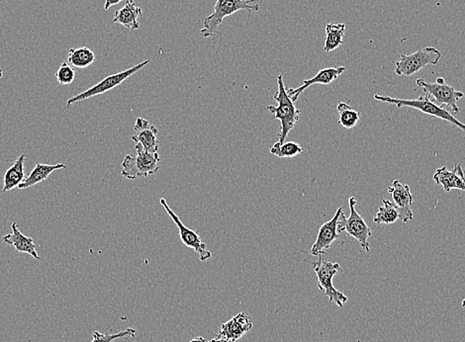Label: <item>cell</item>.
<instances>
[{
    "label": "cell",
    "instance_id": "30bf717a",
    "mask_svg": "<svg viewBox=\"0 0 465 342\" xmlns=\"http://www.w3.org/2000/svg\"><path fill=\"white\" fill-rule=\"evenodd\" d=\"M160 205L165 208L168 216H170V219L175 222L176 227L178 228V231H180V237L183 244H185L186 247L193 249L196 254H198L199 259H200L201 261H206L207 259H210L212 256L211 252L207 249L206 244L201 241L198 232L188 229V227H185V224H183V222L180 221V219L178 218V216L176 215L175 212L171 210V208L168 206L165 199H160Z\"/></svg>",
    "mask_w": 465,
    "mask_h": 342
},
{
    "label": "cell",
    "instance_id": "44dd1931",
    "mask_svg": "<svg viewBox=\"0 0 465 342\" xmlns=\"http://www.w3.org/2000/svg\"><path fill=\"white\" fill-rule=\"evenodd\" d=\"M346 24L344 23H331L326 25V41L324 45L325 53H331L338 48L344 42Z\"/></svg>",
    "mask_w": 465,
    "mask_h": 342
},
{
    "label": "cell",
    "instance_id": "484cf974",
    "mask_svg": "<svg viewBox=\"0 0 465 342\" xmlns=\"http://www.w3.org/2000/svg\"><path fill=\"white\" fill-rule=\"evenodd\" d=\"M137 334L136 329L134 328H127L125 331H121V333L110 334L109 331H107L106 333H101L98 331H94L93 336V339L91 342H112L115 339L127 338H134Z\"/></svg>",
    "mask_w": 465,
    "mask_h": 342
},
{
    "label": "cell",
    "instance_id": "6da1fadb",
    "mask_svg": "<svg viewBox=\"0 0 465 342\" xmlns=\"http://www.w3.org/2000/svg\"><path fill=\"white\" fill-rule=\"evenodd\" d=\"M278 90L275 93V100L277 102V106L268 105L267 111L273 115V119L280 120V132L278 136V142H285L286 137L288 136L291 130L293 129L299 121L300 110L296 108L295 102L291 100L283 83L282 76H277Z\"/></svg>",
    "mask_w": 465,
    "mask_h": 342
},
{
    "label": "cell",
    "instance_id": "83f0119b",
    "mask_svg": "<svg viewBox=\"0 0 465 342\" xmlns=\"http://www.w3.org/2000/svg\"><path fill=\"white\" fill-rule=\"evenodd\" d=\"M121 1H124V0H106V4H104V9L108 10L110 7L114 6V5H117ZM125 1H127V0H125Z\"/></svg>",
    "mask_w": 465,
    "mask_h": 342
},
{
    "label": "cell",
    "instance_id": "e0dca14e",
    "mask_svg": "<svg viewBox=\"0 0 465 342\" xmlns=\"http://www.w3.org/2000/svg\"><path fill=\"white\" fill-rule=\"evenodd\" d=\"M142 14V9L135 4L134 0H127L124 7L115 12L113 22L123 25L127 29L137 30L140 28L138 18Z\"/></svg>",
    "mask_w": 465,
    "mask_h": 342
},
{
    "label": "cell",
    "instance_id": "d6a6232c",
    "mask_svg": "<svg viewBox=\"0 0 465 342\" xmlns=\"http://www.w3.org/2000/svg\"><path fill=\"white\" fill-rule=\"evenodd\" d=\"M461 306L462 307L465 308V299L464 301H462Z\"/></svg>",
    "mask_w": 465,
    "mask_h": 342
},
{
    "label": "cell",
    "instance_id": "f1b7e54d",
    "mask_svg": "<svg viewBox=\"0 0 465 342\" xmlns=\"http://www.w3.org/2000/svg\"><path fill=\"white\" fill-rule=\"evenodd\" d=\"M456 170H457V173H459V175L461 176L462 180H464L465 183V171L462 170L461 165H456Z\"/></svg>",
    "mask_w": 465,
    "mask_h": 342
},
{
    "label": "cell",
    "instance_id": "d4e9b609",
    "mask_svg": "<svg viewBox=\"0 0 465 342\" xmlns=\"http://www.w3.org/2000/svg\"><path fill=\"white\" fill-rule=\"evenodd\" d=\"M270 152L280 158L295 157L296 155L302 154L303 149L295 142H283V144H280L277 142L272 145Z\"/></svg>",
    "mask_w": 465,
    "mask_h": 342
},
{
    "label": "cell",
    "instance_id": "7402d4cb",
    "mask_svg": "<svg viewBox=\"0 0 465 342\" xmlns=\"http://www.w3.org/2000/svg\"><path fill=\"white\" fill-rule=\"evenodd\" d=\"M96 62V53L88 47L71 48L68 51V63L76 68H86Z\"/></svg>",
    "mask_w": 465,
    "mask_h": 342
},
{
    "label": "cell",
    "instance_id": "603a6c76",
    "mask_svg": "<svg viewBox=\"0 0 465 342\" xmlns=\"http://www.w3.org/2000/svg\"><path fill=\"white\" fill-rule=\"evenodd\" d=\"M383 205L378 209L377 215L373 218V223L377 224H390L395 223L399 219V211L394 203L382 200Z\"/></svg>",
    "mask_w": 465,
    "mask_h": 342
},
{
    "label": "cell",
    "instance_id": "9c48e42d",
    "mask_svg": "<svg viewBox=\"0 0 465 342\" xmlns=\"http://www.w3.org/2000/svg\"><path fill=\"white\" fill-rule=\"evenodd\" d=\"M418 88L424 89V93L426 95L433 98L434 101L438 102L441 106L451 107L454 114L459 113L461 109L456 105V102L459 99L464 98V94L461 91H457L452 86L444 83L443 78H438L436 83H429L424 81L423 78H418L416 81Z\"/></svg>",
    "mask_w": 465,
    "mask_h": 342
},
{
    "label": "cell",
    "instance_id": "4fadbf2b",
    "mask_svg": "<svg viewBox=\"0 0 465 342\" xmlns=\"http://www.w3.org/2000/svg\"><path fill=\"white\" fill-rule=\"evenodd\" d=\"M388 192L392 196L393 203L399 211V219L404 223L412 221L414 216L410 207L413 205L414 197L409 185H403L399 180H394L392 186L388 188Z\"/></svg>",
    "mask_w": 465,
    "mask_h": 342
},
{
    "label": "cell",
    "instance_id": "7a4b0ae2",
    "mask_svg": "<svg viewBox=\"0 0 465 342\" xmlns=\"http://www.w3.org/2000/svg\"><path fill=\"white\" fill-rule=\"evenodd\" d=\"M241 10L257 12L260 5L255 0H217L213 14L204 19L203 29L201 30L200 35L205 38L217 34L221 36L218 27L223 23L224 18Z\"/></svg>",
    "mask_w": 465,
    "mask_h": 342
},
{
    "label": "cell",
    "instance_id": "8fae6325",
    "mask_svg": "<svg viewBox=\"0 0 465 342\" xmlns=\"http://www.w3.org/2000/svg\"><path fill=\"white\" fill-rule=\"evenodd\" d=\"M342 213H344L342 207H339L333 218L322 224L316 242L311 249V254L313 256L321 257L322 255L326 254V250H328L332 244L339 239V222Z\"/></svg>",
    "mask_w": 465,
    "mask_h": 342
},
{
    "label": "cell",
    "instance_id": "ac0fdd59",
    "mask_svg": "<svg viewBox=\"0 0 465 342\" xmlns=\"http://www.w3.org/2000/svg\"><path fill=\"white\" fill-rule=\"evenodd\" d=\"M434 181L441 185L446 192H449L452 189L465 191V183L456 170V165L454 170H449L446 167L438 168L434 175Z\"/></svg>",
    "mask_w": 465,
    "mask_h": 342
},
{
    "label": "cell",
    "instance_id": "277c9868",
    "mask_svg": "<svg viewBox=\"0 0 465 342\" xmlns=\"http://www.w3.org/2000/svg\"><path fill=\"white\" fill-rule=\"evenodd\" d=\"M137 155H127L122 162V176L127 180H138V178H147L154 175L160 170V157L158 152H145L142 145H135Z\"/></svg>",
    "mask_w": 465,
    "mask_h": 342
},
{
    "label": "cell",
    "instance_id": "d6986e66",
    "mask_svg": "<svg viewBox=\"0 0 465 342\" xmlns=\"http://www.w3.org/2000/svg\"><path fill=\"white\" fill-rule=\"evenodd\" d=\"M63 170H66V168L63 163L48 165L37 162L36 163L34 170H32V172L30 173V175L28 176V177L25 178V180L23 181L21 185L18 186V188H19L20 190H23V189L33 187V186L39 185V183L43 182V181L47 180L53 171L63 170Z\"/></svg>",
    "mask_w": 465,
    "mask_h": 342
},
{
    "label": "cell",
    "instance_id": "5bb4252c",
    "mask_svg": "<svg viewBox=\"0 0 465 342\" xmlns=\"http://www.w3.org/2000/svg\"><path fill=\"white\" fill-rule=\"evenodd\" d=\"M158 129L144 118H138L136 124L134 127V135L132 136V140L136 144L142 145L143 149L148 152L155 154L158 152Z\"/></svg>",
    "mask_w": 465,
    "mask_h": 342
},
{
    "label": "cell",
    "instance_id": "8992f818",
    "mask_svg": "<svg viewBox=\"0 0 465 342\" xmlns=\"http://www.w3.org/2000/svg\"><path fill=\"white\" fill-rule=\"evenodd\" d=\"M314 270L318 278L319 290L324 291L329 302L336 304L339 308L344 307V304L347 302V297L344 293L339 292L333 285V278L338 272H342L341 265L334 262L323 261L322 256L318 261L313 262Z\"/></svg>",
    "mask_w": 465,
    "mask_h": 342
},
{
    "label": "cell",
    "instance_id": "4dcf8cb0",
    "mask_svg": "<svg viewBox=\"0 0 465 342\" xmlns=\"http://www.w3.org/2000/svg\"><path fill=\"white\" fill-rule=\"evenodd\" d=\"M189 342H207L205 341V338H201V336H198V338H193V341H190Z\"/></svg>",
    "mask_w": 465,
    "mask_h": 342
},
{
    "label": "cell",
    "instance_id": "ffe728a7",
    "mask_svg": "<svg viewBox=\"0 0 465 342\" xmlns=\"http://www.w3.org/2000/svg\"><path fill=\"white\" fill-rule=\"evenodd\" d=\"M25 160H26V155H20L14 165L5 172L4 186H2L4 192H7V191L18 187L25 180V178H26L25 177L24 170Z\"/></svg>",
    "mask_w": 465,
    "mask_h": 342
},
{
    "label": "cell",
    "instance_id": "ba28073f",
    "mask_svg": "<svg viewBox=\"0 0 465 342\" xmlns=\"http://www.w3.org/2000/svg\"><path fill=\"white\" fill-rule=\"evenodd\" d=\"M150 62V61L147 60L145 62L138 63L137 66H133L131 68H128L126 71L116 73V75L107 76V78H104L101 83L96 84L93 88L68 99V102H66V108H70L71 106L78 103V102L86 100V99L91 98L93 96L101 95V94L106 93L107 91L117 88L120 84L124 83L127 78H129L130 76H132L137 71L144 68Z\"/></svg>",
    "mask_w": 465,
    "mask_h": 342
},
{
    "label": "cell",
    "instance_id": "5b68a950",
    "mask_svg": "<svg viewBox=\"0 0 465 342\" xmlns=\"http://www.w3.org/2000/svg\"><path fill=\"white\" fill-rule=\"evenodd\" d=\"M441 58V53L434 47H425L410 55L404 53L395 63V73L400 76H412L426 66L438 65Z\"/></svg>",
    "mask_w": 465,
    "mask_h": 342
},
{
    "label": "cell",
    "instance_id": "1f68e13d",
    "mask_svg": "<svg viewBox=\"0 0 465 342\" xmlns=\"http://www.w3.org/2000/svg\"><path fill=\"white\" fill-rule=\"evenodd\" d=\"M2 76H4V71H2V68H0V78H1Z\"/></svg>",
    "mask_w": 465,
    "mask_h": 342
},
{
    "label": "cell",
    "instance_id": "3957f363",
    "mask_svg": "<svg viewBox=\"0 0 465 342\" xmlns=\"http://www.w3.org/2000/svg\"><path fill=\"white\" fill-rule=\"evenodd\" d=\"M374 99L377 101L385 102V103L393 104L398 108L409 107V108L417 109L421 113L444 120V121L449 122V123L459 128V129L465 132V124L459 121L456 117L452 116L451 112L444 108V106H439L438 104H436V102L431 100V97L429 95L420 96L417 99H397L393 98V97L375 94Z\"/></svg>",
    "mask_w": 465,
    "mask_h": 342
},
{
    "label": "cell",
    "instance_id": "4316f807",
    "mask_svg": "<svg viewBox=\"0 0 465 342\" xmlns=\"http://www.w3.org/2000/svg\"><path fill=\"white\" fill-rule=\"evenodd\" d=\"M56 78L61 86H68L73 83L76 78V71L68 63H63L56 73Z\"/></svg>",
    "mask_w": 465,
    "mask_h": 342
},
{
    "label": "cell",
    "instance_id": "9a60e30c",
    "mask_svg": "<svg viewBox=\"0 0 465 342\" xmlns=\"http://www.w3.org/2000/svg\"><path fill=\"white\" fill-rule=\"evenodd\" d=\"M346 71L344 66H339V68H328L321 70L314 78L304 81L302 86L297 88L287 89L288 95H290L291 100L296 102L298 100L299 96L304 93L305 89L309 86H314V84H324V86H329L336 81L342 73Z\"/></svg>",
    "mask_w": 465,
    "mask_h": 342
},
{
    "label": "cell",
    "instance_id": "f546056e",
    "mask_svg": "<svg viewBox=\"0 0 465 342\" xmlns=\"http://www.w3.org/2000/svg\"><path fill=\"white\" fill-rule=\"evenodd\" d=\"M209 342H229V341H227V339L218 338V336H216L215 338L211 339V341Z\"/></svg>",
    "mask_w": 465,
    "mask_h": 342
},
{
    "label": "cell",
    "instance_id": "cb8c5ba5",
    "mask_svg": "<svg viewBox=\"0 0 465 342\" xmlns=\"http://www.w3.org/2000/svg\"><path fill=\"white\" fill-rule=\"evenodd\" d=\"M337 110L339 115V124L342 127L346 128V129H354L359 124L360 113L352 109L349 103L341 102L337 106Z\"/></svg>",
    "mask_w": 465,
    "mask_h": 342
},
{
    "label": "cell",
    "instance_id": "2e32d148",
    "mask_svg": "<svg viewBox=\"0 0 465 342\" xmlns=\"http://www.w3.org/2000/svg\"><path fill=\"white\" fill-rule=\"evenodd\" d=\"M12 234H5L2 237V241L9 246L14 247L18 252L28 254L34 257L35 259L40 260L41 257L37 254L36 246L32 237H26L18 229L17 223L11 224Z\"/></svg>",
    "mask_w": 465,
    "mask_h": 342
},
{
    "label": "cell",
    "instance_id": "7c38bea8",
    "mask_svg": "<svg viewBox=\"0 0 465 342\" xmlns=\"http://www.w3.org/2000/svg\"><path fill=\"white\" fill-rule=\"evenodd\" d=\"M252 328V316L241 311L231 320L220 326L218 338L227 339L229 342H236Z\"/></svg>",
    "mask_w": 465,
    "mask_h": 342
},
{
    "label": "cell",
    "instance_id": "52a82bcc",
    "mask_svg": "<svg viewBox=\"0 0 465 342\" xmlns=\"http://www.w3.org/2000/svg\"><path fill=\"white\" fill-rule=\"evenodd\" d=\"M349 218L346 219L344 213L342 214L339 222V234L346 232L349 237H354L359 242L360 247L367 252H370L369 239L372 237V229L365 223L362 217L356 210L357 199L351 197L349 199Z\"/></svg>",
    "mask_w": 465,
    "mask_h": 342
}]
</instances>
